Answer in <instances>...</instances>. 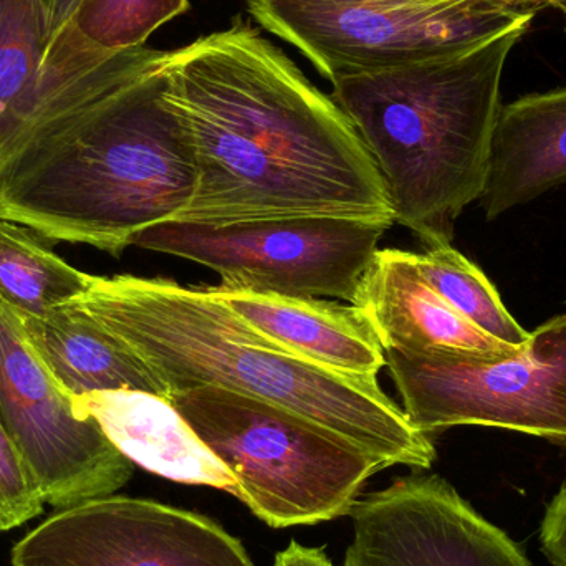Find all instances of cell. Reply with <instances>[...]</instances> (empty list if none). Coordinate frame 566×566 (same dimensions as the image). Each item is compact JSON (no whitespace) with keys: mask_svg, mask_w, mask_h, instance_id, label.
<instances>
[{"mask_svg":"<svg viewBox=\"0 0 566 566\" xmlns=\"http://www.w3.org/2000/svg\"><path fill=\"white\" fill-rule=\"evenodd\" d=\"M0 419L55 511L115 495L132 479L133 462L53 379L2 300Z\"/></svg>","mask_w":566,"mask_h":566,"instance_id":"cell-9","label":"cell"},{"mask_svg":"<svg viewBox=\"0 0 566 566\" xmlns=\"http://www.w3.org/2000/svg\"><path fill=\"white\" fill-rule=\"evenodd\" d=\"M552 7H557L558 10H560L562 15L565 17L566 22V0H551ZM565 33H566V27H565Z\"/></svg>","mask_w":566,"mask_h":566,"instance_id":"cell-25","label":"cell"},{"mask_svg":"<svg viewBox=\"0 0 566 566\" xmlns=\"http://www.w3.org/2000/svg\"><path fill=\"white\" fill-rule=\"evenodd\" d=\"M45 6L46 13H49L50 32H52V40L62 33L66 23L72 19L75 12L76 3L78 0H42ZM52 43V42H50Z\"/></svg>","mask_w":566,"mask_h":566,"instance_id":"cell-24","label":"cell"},{"mask_svg":"<svg viewBox=\"0 0 566 566\" xmlns=\"http://www.w3.org/2000/svg\"><path fill=\"white\" fill-rule=\"evenodd\" d=\"M349 515L355 535L343 566H532L439 475L398 479Z\"/></svg>","mask_w":566,"mask_h":566,"instance_id":"cell-11","label":"cell"},{"mask_svg":"<svg viewBox=\"0 0 566 566\" xmlns=\"http://www.w3.org/2000/svg\"><path fill=\"white\" fill-rule=\"evenodd\" d=\"M566 182V88L504 105L492 135L482 208L488 221Z\"/></svg>","mask_w":566,"mask_h":566,"instance_id":"cell-15","label":"cell"},{"mask_svg":"<svg viewBox=\"0 0 566 566\" xmlns=\"http://www.w3.org/2000/svg\"><path fill=\"white\" fill-rule=\"evenodd\" d=\"M50 42L42 0H0V165L42 95Z\"/></svg>","mask_w":566,"mask_h":566,"instance_id":"cell-17","label":"cell"},{"mask_svg":"<svg viewBox=\"0 0 566 566\" xmlns=\"http://www.w3.org/2000/svg\"><path fill=\"white\" fill-rule=\"evenodd\" d=\"M188 10L189 0H78L63 30L83 45L119 52L145 46L159 27Z\"/></svg>","mask_w":566,"mask_h":566,"instance_id":"cell-20","label":"cell"},{"mask_svg":"<svg viewBox=\"0 0 566 566\" xmlns=\"http://www.w3.org/2000/svg\"><path fill=\"white\" fill-rule=\"evenodd\" d=\"M528 27L458 55L332 80V98L371 155L395 222L426 248L451 244L482 198L505 63Z\"/></svg>","mask_w":566,"mask_h":566,"instance_id":"cell-4","label":"cell"},{"mask_svg":"<svg viewBox=\"0 0 566 566\" xmlns=\"http://www.w3.org/2000/svg\"><path fill=\"white\" fill-rule=\"evenodd\" d=\"M165 96L198 165L175 221L282 218L395 222L381 175L348 116L281 49L244 22L166 60Z\"/></svg>","mask_w":566,"mask_h":566,"instance_id":"cell-2","label":"cell"},{"mask_svg":"<svg viewBox=\"0 0 566 566\" xmlns=\"http://www.w3.org/2000/svg\"><path fill=\"white\" fill-rule=\"evenodd\" d=\"M541 541L542 551L552 566H566V484L548 505Z\"/></svg>","mask_w":566,"mask_h":566,"instance_id":"cell-22","label":"cell"},{"mask_svg":"<svg viewBox=\"0 0 566 566\" xmlns=\"http://www.w3.org/2000/svg\"><path fill=\"white\" fill-rule=\"evenodd\" d=\"M208 292L255 332L313 365L358 378H378L386 365L378 336L355 306L219 285Z\"/></svg>","mask_w":566,"mask_h":566,"instance_id":"cell-13","label":"cell"},{"mask_svg":"<svg viewBox=\"0 0 566 566\" xmlns=\"http://www.w3.org/2000/svg\"><path fill=\"white\" fill-rule=\"evenodd\" d=\"M168 53L102 52L69 30L53 39L42 95L0 165V218L113 258L175 221L195 196L198 165L166 102Z\"/></svg>","mask_w":566,"mask_h":566,"instance_id":"cell-1","label":"cell"},{"mask_svg":"<svg viewBox=\"0 0 566 566\" xmlns=\"http://www.w3.org/2000/svg\"><path fill=\"white\" fill-rule=\"evenodd\" d=\"M386 365L409 422L424 434L485 426L566 446V315L534 329L515 355L386 352Z\"/></svg>","mask_w":566,"mask_h":566,"instance_id":"cell-8","label":"cell"},{"mask_svg":"<svg viewBox=\"0 0 566 566\" xmlns=\"http://www.w3.org/2000/svg\"><path fill=\"white\" fill-rule=\"evenodd\" d=\"M19 318L30 348L72 398L96 391H143L168 398L146 363L75 303L42 315L19 313Z\"/></svg>","mask_w":566,"mask_h":566,"instance_id":"cell-16","label":"cell"},{"mask_svg":"<svg viewBox=\"0 0 566 566\" xmlns=\"http://www.w3.org/2000/svg\"><path fill=\"white\" fill-rule=\"evenodd\" d=\"M391 221L282 218L226 226L168 221L133 239L221 275L222 289L349 300Z\"/></svg>","mask_w":566,"mask_h":566,"instance_id":"cell-7","label":"cell"},{"mask_svg":"<svg viewBox=\"0 0 566 566\" xmlns=\"http://www.w3.org/2000/svg\"><path fill=\"white\" fill-rule=\"evenodd\" d=\"M12 566H254L238 538L205 515L109 495L56 511L25 535Z\"/></svg>","mask_w":566,"mask_h":566,"instance_id":"cell-10","label":"cell"},{"mask_svg":"<svg viewBox=\"0 0 566 566\" xmlns=\"http://www.w3.org/2000/svg\"><path fill=\"white\" fill-rule=\"evenodd\" d=\"M275 566H333L323 548L305 547L292 542L275 557Z\"/></svg>","mask_w":566,"mask_h":566,"instance_id":"cell-23","label":"cell"},{"mask_svg":"<svg viewBox=\"0 0 566 566\" xmlns=\"http://www.w3.org/2000/svg\"><path fill=\"white\" fill-rule=\"evenodd\" d=\"M416 268L426 282L468 322L492 338L511 346H524L531 338L509 313L495 286L484 272L451 244L426 248L415 254Z\"/></svg>","mask_w":566,"mask_h":566,"instance_id":"cell-19","label":"cell"},{"mask_svg":"<svg viewBox=\"0 0 566 566\" xmlns=\"http://www.w3.org/2000/svg\"><path fill=\"white\" fill-rule=\"evenodd\" d=\"M92 277L55 254L32 229L0 218V300L15 312L42 315L75 302Z\"/></svg>","mask_w":566,"mask_h":566,"instance_id":"cell-18","label":"cell"},{"mask_svg":"<svg viewBox=\"0 0 566 566\" xmlns=\"http://www.w3.org/2000/svg\"><path fill=\"white\" fill-rule=\"evenodd\" d=\"M551 0H248L259 25L295 46L326 80L478 49Z\"/></svg>","mask_w":566,"mask_h":566,"instance_id":"cell-6","label":"cell"},{"mask_svg":"<svg viewBox=\"0 0 566 566\" xmlns=\"http://www.w3.org/2000/svg\"><path fill=\"white\" fill-rule=\"evenodd\" d=\"M75 401L133 464L169 481L238 494L232 472L168 398L143 391H96Z\"/></svg>","mask_w":566,"mask_h":566,"instance_id":"cell-14","label":"cell"},{"mask_svg":"<svg viewBox=\"0 0 566 566\" xmlns=\"http://www.w3.org/2000/svg\"><path fill=\"white\" fill-rule=\"evenodd\" d=\"M352 303L365 316L385 353L502 358L522 348L492 338L455 312L422 277L412 252H376L356 285Z\"/></svg>","mask_w":566,"mask_h":566,"instance_id":"cell-12","label":"cell"},{"mask_svg":"<svg viewBox=\"0 0 566 566\" xmlns=\"http://www.w3.org/2000/svg\"><path fill=\"white\" fill-rule=\"evenodd\" d=\"M75 305L126 343L169 396L221 388L290 409L365 449L386 468L431 469L438 452L379 386L275 345L208 289L169 279L96 277Z\"/></svg>","mask_w":566,"mask_h":566,"instance_id":"cell-3","label":"cell"},{"mask_svg":"<svg viewBox=\"0 0 566 566\" xmlns=\"http://www.w3.org/2000/svg\"><path fill=\"white\" fill-rule=\"evenodd\" d=\"M169 401L232 472L235 497L272 528L349 515L366 481L386 469L343 436L262 399L198 388Z\"/></svg>","mask_w":566,"mask_h":566,"instance_id":"cell-5","label":"cell"},{"mask_svg":"<svg viewBox=\"0 0 566 566\" xmlns=\"http://www.w3.org/2000/svg\"><path fill=\"white\" fill-rule=\"evenodd\" d=\"M43 507L35 479L0 419V532L22 527Z\"/></svg>","mask_w":566,"mask_h":566,"instance_id":"cell-21","label":"cell"}]
</instances>
